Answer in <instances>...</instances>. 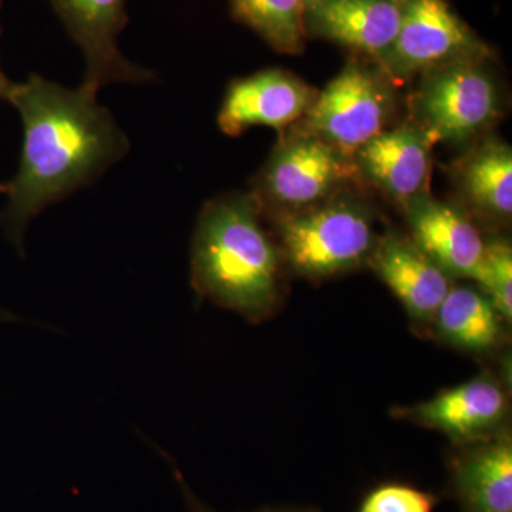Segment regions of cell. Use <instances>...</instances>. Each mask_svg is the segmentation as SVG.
<instances>
[{"mask_svg":"<svg viewBox=\"0 0 512 512\" xmlns=\"http://www.w3.org/2000/svg\"><path fill=\"white\" fill-rule=\"evenodd\" d=\"M3 2L0 0V10H2ZM0 36H2V25H0ZM16 83L10 82L8 76L3 73L2 66H0V100L8 101L12 96L13 89H15Z\"/></svg>","mask_w":512,"mask_h":512,"instance_id":"22","label":"cell"},{"mask_svg":"<svg viewBox=\"0 0 512 512\" xmlns=\"http://www.w3.org/2000/svg\"><path fill=\"white\" fill-rule=\"evenodd\" d=\"M392 80L376 67L350 59L342 72L318 93L302 117V130L352 156L382 133L393 111Z\"/></svg>","mask_w":512,"mask_h":512,"instance_id":"6","label":"cell"},{"mask_svg":"<svg viewBox=\"0 0 512 512\" xmlns=\"http://www.w3.org/2000/svg\"><path fill=\"white\" fill-rule=\"evenodd\" d=\"M67 35L82 49L83 86L94 92L110 83H148L156 74L131 63L119 49L128 20V0H49Z\"/></svg>","mask_w":512,"mask_h":512,"instance_id":"8","label":"cell"},{"mask_svg":"<svg viewBox=\"0 0 512 512\" xmlns=\"http://www.w3.org/2000/svg\"><path fill=\"white\" fill-rule=\"evenodd\" d=\"M96 94L83 84L66 89L40 74L13 89L9 103L22 117L23 144L0 222L19 249L30 220L43 208L93 184L130 150Z\"/></svg>","mask_w":512,"mask_h":512,"instance_id":"1","label":"cell"},{"mask_svg":"<svg viewBox=\"0 0 512 512\" xmlns=\"http://www.w3.org/2000/svg\"><path fill=\"white\" fill-rule=\"evenodd\" d=\"M254 194L221 195L202 208L191 252L195 291L251 320L282 299L281 249L266 234Z\"/></svg>","mask_w":512,"mask_h":512,"instance_id":"2","label":"cell"},{"mask_svg":"<svg viewBox=\"0 0 512 512\" xmlns=\"http://www.w3.org/2000/svg\"><path fill=\"white\" fill-rule=\"evenodd\" d=\"M276 218L284 264L311 281L367 264L380 238L372 210L343 192L311 210Z\"/></svg>","mask_w":512,"mask_h":512,"instance_id":"3","label":"cell"},{"mask_svg":"<svg viewBox=\"0 0 512 512\" xmlns=\"http://www.w3.org/2000/svg\"><path fill=\"white\" fill-rule=\"evenodd\" d=\"M490 55L447 0H404L399 32L377 64L390 80L403 82L444 64Z\"/></svg>","mask_w":512,"mask_h":512,"instance_id":"7","label":"cell"},{"mask_svg":"<svg viewBox=\"0 0 512 512\" xmlns=\"http://www.w3.org/2000/svg\"><path fill=\"white\" fill-rule=\"evenodd\" d=\"M397 0H319L305 8L306 36L329 42L379 62L393 45L402 22Z\"/></svg>","mask_w":512,"mask_h":512,"instance_id":"13","label":"cell"},{"mask_svg":"<svg viewBox=\"0 0 512 512\" xmlns=\"http://www.w3.org/2000/svg\"><path fill=\"white\" fill-rule=\"evenodd\" d=\"M319 2V0H305V6L309 5V3ZM397 2H404V0H397Z\"/></svg>","mask_w":512,"mask_h":512,"instance_id":"24","label":"cell"},{"mask_svg":"<svg viewBox=\"0 0 512 512\" xmlns=\"http://www.w3.org/2000/svg\"><path fill=\"white\" fill-rule=\"evenodd\" d=\"M305 0H229L232 19L284 55L305 49Z\"/></svg>","mask_w":512,"mask_h":512,"instance_id":"18","label":"cell"},{"mask_svg":"<svg viewBox=\"0 0 512 512\" xmlns=\"http://www.w3.org/2000/svg\"><path fill=\"white\" fill-rule=\"evenodd\" d=\"M503 316L478 288L451 286L431 330L443 342L471 353L491 352L504 335Z\"/></svg>","mask_w":512,"mask_h":512,"instance_id":"17","label":"cell"},{"mask_svg":"<svg viewBox=\"0 0 512 512\" xmlns=\"http://www.w3.org/2000/svg\"><path fill=\"white\" fill-rule=\"evenodd\" d=\"M434 141L414 123L403 124L370 138L352 154L357 175L397 204H407L427 191Z\"/></svg>","mask_w":512,"mask_h":512,"instance_id":"11","label":"cell"},{"mask_svg":"<svg viewBox=\"0 0 512 512\" xmlns=\"http://www.w3.org/2000/svg\"><path fill=\"white\" fill-rule=\"evenodd\" d=\"M356 175L350 154L301 130L275 148L256 177L254 195L281 217L332 200Z\"/></svg>","mask_w":512,"mask_h":512,"instance_id":"4","label":"cell"},{"mask_svg":"<svg viewBox=\"0 0 512 512\" xmlns=\"http://www.w3.org/2000/svg\"><path fill=\"white\" fill-rule=\"evenodd\" d=\"M485 60L444 64L421 74L410 100L414 124L434 144L466 143L493 126L500 114V93Z\"/></svg>","mask_w":512,"mask_h":512,"instance_id":"5","label":"cell"},{"mask_svg":"<svg viewBox=\"0 0 512 512\" xmlns=\"http://www.w3.org/2000/svg\"><path fill=\"white\" fill-rule=\"evenodd\" d=\"M318 93L303 80L279 69L232 80L218 113V127L229 137L241 136L256 126L281 130L301 120Z\"/></svg>","mask_w":512,"mask_h":512,"instance_id":"10","label":"cell"},{"mask_svg":"<svg viewBox=\"0 0 512 512\" xmlns=\"http://www.w3.org/2000/svg\"><path fill=\"white\" fill-rule=\"evenodd\" d=\"M457 180L468 204L483 217L505 222L512 214V150L490 137L457 167Z\"/></svg>","mask_w":512,"mask_h":512,"instance_id":"16","label":"cell"},{"mask_svg":"<svg viewBox=\"0 0 512 512\" xmlns=\"http://www.w3.org/2000/svg\"><path fill=\"white\" fill-rule=\"evenodd\" d=\"M168 458V457H167ZM170 460V458H168ZM171 467H173V473L175 476V480L178 481V485H180L181 493H183L185 504H187L188 511L190 512H217L212 510V508L208 507L202 503L200 498L197 497L194 493H192L191 488L188 487V484L185 483L184 477L181 476L178 468L174 466L173 461L170 460ZM252 512H322L319 511L318 508L313 507H298V505H285V507H264L261 510H256Z\"/></svg>","mask_w":512,"mask_h":512,"instance_id":"21","label":"cell"},{"mask_svg":"<svg viewBox=\"0 0 512 512\" xmlns=\"http://www.w3.org/2000/svg\"><path fill=\"white\" fill-rule=\"evenodd\" d=\"M394 414L426 429L440 431L460 447L505 430L510 396L500 380L483 373Z\"/></svg>","mask_w":512,"mask_h":512,"instance_id":"9","label":"cell"},{"mask_svg":"<svg viewBox=\"0 0 512 512\" xmlns=\"http://www.w3.org/2000/svg\"><path fill=\"white\" fill-rule=\"evenodd\" d=\"M410 238L451 279H473L483 256L485 239L466 214L429 192H421L403 208Z\"/></svg>","mask_w":512,"mask_h":512,"instance_id":"14","label":"cell"},{"mask_svg":"<svg viewBox=\"0 0 512 512\" xmlns=\"http://www.w3.org/2000/svg\"><path fill=\"white\" fill-rule=\"evenodd\" d=\"M478 289L493 302L505 322L512 320V247L507 238L485 241L483 256L473 276Z\"/></svg>","mask_w":512,"mask_h":512,"instance_id":"19","label":"cell"},{"mask_svg":"<svg viewBox=\"0 0 512 512\" xmlns=\"http://www.w3.org/2000/svg\"><path fill=\"white\" fill-rule=\"evenodd\" d=\"M440 498L406 483H383L372 488L356 512H434Z\"/></svg>","mask_w":512,"mask_h":512,"instance_id":"20","label":"cell"},{"mask_svg":"<svg viewBox=\"0 0 512 512\" xmlns=\"http://www.w3.org/2000/svg\"><path fill=\"white\" fill-rule=\"evenodd\" d=\"M367 264L399 299L410 319L421 328L431 329L441 302L453 286L450 276L412 238L396 232L379 238Z\"/></svg>","mask_w":512,"mask_h":512,"instance_id":"12","label":"cell"},{"mask_svg":"<svg viewBox=\"0 0 512 512\" xmlns=\"http://www.w3.org/2000/svg\"><path fill=\"white\" fill-rule=\"evenodd\" d=\"M9 190V184H0V192H3V194H8Z\"/></svg>","mask_w":512,"mask_h":512,"instance_id":"23","label":"cell"},{"mask_svg":"<svg viewBox=\"0 0 512 512\" xmlns=\"http://www.w3.org/2000/svg\"><path fill=\"white\" fill-rule=\"evenodd\" d=\"M448 470L461 512H512V439L507 431L460 446Z\"/></svg>","mask_w":512,"mask_h":512,"instance_id":"15","label":"cell"}]
</instances>
